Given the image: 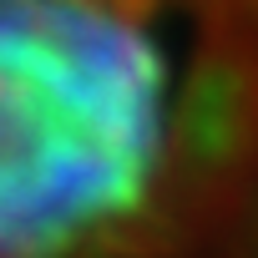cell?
I'll return each instance as SVG.
<instances>
[{"mask_svg": "<svg viewBox=\"0 0 258 258\" xmlns=\"http://www.w3.org/2000/svg\"><path fill=\"white\" fill-rule=\"evenodd\" d=\"M253 238L258 0H0V258Z\"/></svg>", "mask_w": 258, "mask_h": 258, "instance_id": "cell-1", "label": "cell"}]
</instances>
